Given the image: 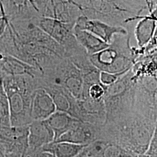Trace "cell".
<instances>
[{
  "instance_id": "obj_22",
  "label": "cell",
  "mask_w": 157,
  "mask_h": 157,
  "mask_svg": "<svg viewBox=\"0 0 157 157\" xmlns=\"http://www.w3.org/2000/svg\"></svg>"
},
{
  "instance_id": "obj_1",
  "label": "cell",
  "mask_w": 157,
  "mask_h": 157,
  "mask_svg": "<svg viewBox=\"0 0 157 157\" xmlns=\"http://www.w3.org/2000/svg\"><path fill=\"white\" fill-rule=\"evenodd\" d=\"M3 86L8 104L10 125L28 126L32 122V95L38 89L36 78L26 74L8 76L3 80Z\"/></svg>"
},
{
  "instance_id": "obj_20",
  "label": "cell",
  "mask_w": 157,
  "mask_h": 157,
  "mask_svg": "<svg viewBox=\"0 0 157 157\" xmlns=\"http://www.w3.org/2000/svg\"><path fill=\"white\" fill-rule=\"evenodd\" d=\"M0 157H6L5 151L1 147H0Z\"/></svg>"
},
{
  "instance_id": "obj_2",
  "label": "cell",
  "mask_w": 157,
  "mask_h": 157,
  "mask_svg": "<svg viewBox=\"0 0 157 157\" xmlns=\"http://www.w3.org/2000/svg\"><path fill=\"white\" fill-rule=\"evenodd\" d=\"M141 55V49L136 50L130 47L128 34H115L108 47L89 58L100 72L117 73L130 69Z\"/></svg>"
},
{
  "instance_id": "obj_17",
  "label": "cell",
  "mask_w": 157,
  "mask_h": 157,
  "mask_svg": "<svg viewBox=\"0 0 157 157\" xmlns=\"http://www.w3.org/2000/svg\"><path fill=\"white\" fill-rule=\"evenodd\" d=\"M147 154H148L147 157H157V132L155 130V133L154 135L150 144V147Z\"/></svg>"
},
{
  "instance_id": "obj_8",
  "label": "cell",
  "mask_w": 157,
  "mask_h": 157,
  "mask_svg": "<svg viewBox=\"0 0 157 157\" xmlns=\"http://www.w3.org/2000/svg\"><path fill=\"white\" fill-rule=\"evenodd\" d=\"M72 32L78 43L84 48L88 56L97 53L109 45L88 31L80 30L74 26Z\"/></svg>"
},
{
  "instance_id": "obj_12",
  "label": "cell",
  "mask_w": 157,
  "mask_h": 157,
  "mask_svg": "<svg viewBox=\"0 0 157 157\" xmlns=\"http://www.w3.org/2000/svg\"><path fill=\"white\" fill-rule=\"evenodd\" d=\"M141 19L136 27L135 34L139 46L142 48L147 45L151 40L155 29H156V17L151 16L140 17Z\"/></svg>"
},
{
  "instance_id": "obj_5",
  "label": "cell",
  "mask_w": 157,
  "mask_h": 157,
  "mask_svg": "<svg viewBox=\"0 0 157 157\" xmlns=\"http://www.w3.org/2000/svg\"><path fill=\"white\" fill-rule=\"evenodd\" d=\"M28 126H0V147L6 152L23 153L28 146Z\"/></svg>"
},
{
  "instance_id": "obj_11",
  "label": "cell",
  "mask_w": 157,
  "mask_h": 157,
  "mask_svg": "<svg viewBox=\"0 0 157 157\" xmlns=\"http://www.w3.org/2000/svg\"><path fill=\"white\" fill-rule=\"evenodd\" d=\"M86 145L65 141H52L42 147V151L47 152L55 157H74L78 155Z\"/></svg>"
},
{
  "instance_id": "obj_18",
  "label": "cell",
  "mask_w": 157,
  "mask_h": 157,
  "mask_svg": "<svg viewBox=\"0 0 157 157\" xmlns=\"http://www.w3.org/2000/svg\"><path fill=\"white\" fill-rule=\"evenodd\" d=\"M6 157H22V153L17 152H6Z\"/></svg>"
},
{
  "instance_id": "obj_4",
  "label": "cell",
  "mask_w": 157,
  "mask_h": 157,
  "mask_svg": "<svg viewBox=\"0 0 157 157\" xmlns=\"http://www.w3.org/2000/svg\"><path fill=\"white\" fill-rule=\"evenodd\" d=\"M75 27L88 31L110 44L115 34H128V31L122 26L111 25L99 19H89L87 17H79L75 23Z\"/></svg>"
},
{
  "instance_id": "obj_15",
  "label": "cell",
  "mask_w": 157,
  "mask_h": 157,
  "mask_svg": "<svg viewBox=\"0 0 157 157\" xmlns=\"http://www.w3.org/2000/svg\"><path fill=\"white\" fill-rule=\"evenodd\" d=\"M105 92V86L101 83L92 84L88 89V97L95 101H100L103 100Z\"/></svg>"
},
{
  "instance_id": "obj_6",
  "label": "cell",
  "mask_w": 157,
  "mask_h": 157,
  "mask_svg": "<svg viewBox=\"0 0 157 157\" xmlns=\"http://www.w3.org/2000/svg\"><path fill=\"white\" fill-rule=\"evenodd\" d=\"M56 111L52 97L44 89L38 88L34 90L30 107L32 121L45 120Z\"/></svg>"
},
{
  "instance_id": "obj_16",
  "label": "cell",
  "mask_w": 157,
  "mask_h": 157,
  "mask_svg": "<svg viewBox=\"0 0 157 157\" xmlns=\"http://www.w3.org/2000/svg\"><path fill=\"white\" fill-rule=\"evenodd\" d=\"M129 70L125 71L120 73H111L100 72V81L102 85L107 86L111 85L114 82H115L118 78L124 75V73H126Z\"/></svg>"
},
{
  "instance_id": "obj_3",
  "label": "cell",
  "mask_w": 157,
  "mask_h": 157,
  "mask_svg": "<svg viewBox=\"0 0 157 157\" xmlns=\"http://www.w3.org/2000/svg\"><path fill=\"white\" fill-rule=\"evenodd\" d=\"M33 23L56 43L63 46L65 52L80 45L72 32L75 22H67L51 17H43Z\"/></svg>"
},
{
  "instance_id": "obj_9",
  "label": "cell",
  "mask_w": 157,
  "mask_h": 157,
  "mask_svg": "<svg viewBox=\"0 0 157 157\" xmlns=\"http://www.w3.org/2000/svg\"><path fill=\"white\" fill-rule=\"evenodd\" d=\"M45 121L52 130L54 133V141H56L80 120L67 112L56 111Z\"/></svg>"
},
{
  "instance_id": "obj_21",
  "label": "cell",
  "mask_w": 157,
  "mask_h": 157,
  "mask_svg": "<svg viewBox=\"0 0 157 157\" xmlns=\"http://www.w3.org/2000/svg\"><path fill=\"white\" fill-rule=\"evenodd\" d=\"M81 157V156H80V155H76V156H75V157Z\"/></svg>"
},
{
  "instance_id": "obj_10",
  "label": "cell",
  "mask_w": 157,
  "mask_h": 157,
  "mask_svg": "<svg viewBox=\"0 0 157 157\" xmlns=\"http://www.w3.org/2000/svg\"><path fill=\"white\" fill-rule=\"evenodd\" d=\"M91 137L92 134L90 129L82 124L79 121L54 141H65L76 144L86 145L91 142Z\"/></svg>"
},
{
  "instance_id": "obj_13",
  "label": "cell",
  "mask_w": 157,
  "mask_h": 157,
  "mask_svg": "<svg viewBox=\"0 0 157 157\" xmlns=\"http://www.w3.org/2000/svg\"><path fill=\"white\" fill-rule=\"evenodd\" d=\"M108 144L105 141H93L85 146L78 155L82 157H98Z\"/></svg>"
},
{
  "instance_id": "obj_14",
  "label": "cell",
  "mask_w": 157,
  "mask_h": 157,
  "mask_svg": "<svg viewBox=\"0 0 157 157\" xmlns=\"http://www.w3.org/2000/svg\"><path fill=\"white\" fill-rule=\"evenodd\" d=\"M98 157H137L135 153L128 151L123 148L108 143Z\"/></svg>"
},
{
  "instance_id": "obj_19",
  "label": "cell",
  "mask_w": 157,
  "mask_h": 157,
  "mask_svg": "<svg viewBox=\"0 0 157 157\" xmlns=\"http://www.w3.org/2000/svg\"><path fill=\"white\" fill-rule=\"evenodd\" d=\"M37 157H55L53 155H52L50 153L47 152L42 151L40 152L39 155Z\"/></svg>"
},
{
  "instance_id": "obj_7",
  "label": "cell",
  "mask_w": 157,
  "mask_h": 157,
  "mask_svg": "<svg viewBox=\"0 0 157 157\" xmlns=\"http://www.w3.org/2000/svg\"><path fill=\"white\" fill-rule=\"evenodd\" d=\"M28 128L29 147L41 148L54 141V133L45 120L33 121Z\"/></svg>"
}]
</instances>
